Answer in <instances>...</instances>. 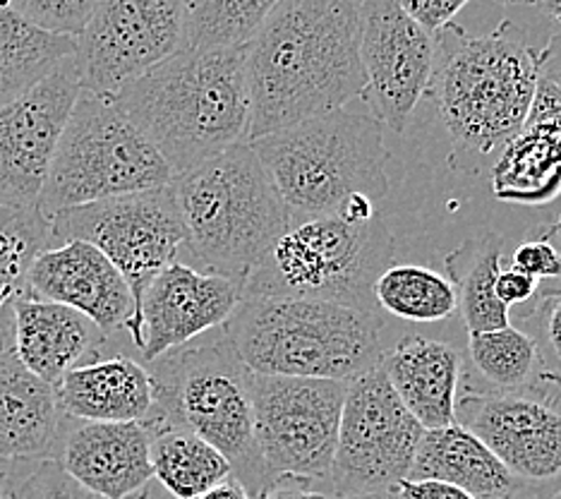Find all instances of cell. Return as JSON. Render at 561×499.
<instances>
[{"instance_id":"cell-1","label":"cell","mask_w":561,"mask_h":499,"mask_svg":"<svg viewBox=\"0 0 561 499\" xmlns=\"http://www.w3.org/2000/svg\"><path fill=\"white\" fill-rule=\"evenodd\" d=\"M363 0H280L245 46L248 143L365 94Z\"/></svg>"},{"instance_id":"cell-2","label":"cell","mask_w":561,"mask_h":499,"mask_svg":"<svg viewBox=\"0 0 561 499\" xmlns=\"http://www.w3.org/2000/svg\"><path fill=\"white\" fill-rule=\"evenodd\" d=\"M154 145L173 175L248 143L245 48H181L111 97Z\"/></svg>"},{"instance_id":"cell-3","label":"cell","mask_w":561,"mask_h":499,"mask_svg":"<svg viewBox=\"0 0 561 499\" xmlns=\"http://www.w3.org/2000/svg\"><path fill=\"white\" fill-rule=\"evenodd\" d=\"M538 48L514 22L473 36L451 22L435 32L427 94L456 154L490 159L520 133L538 87Z\"/></svg>"},{"instance_id":"cell-4","label":"cell","mask_w":561,"mask_h":499,"mask_svg":"<svg viewBox=\"0 0 561 499\" xmlns=\"http://www.w3.org/2000/svg\"><path fill=\"white\" fill-rule=\"evenodd\" d=\"M185 224V246L204 272L245 288L290 216L264 163L240 143L173 178Z\"/></svg>"},{"instance_id":"cell-5","label":"cell","mask_w":561,"mask_h":499,"mask_svg":"<svg viewBox=\"0 0 561 499\" xmlns=\"http://www.w3.org/2000/svg\"><path fill=\"white\" fill-rule=\"evenodd\" d=\"M154 408L147 428L193 432L231 464L233 478L257 499L276 488L254 442L252 373L231 339L221 334L163 353L151 361Z\"/></svg>"},{"instance_id":"cell-6","label":"cell","mask_w":561,"mask_h":499,"mask_svg":"<svg viewBox=\"0 0 561 499\" xmlns=\"http://www.w3.org/2000/svg\"><path fill=\"white\" fill-rule=\"evenodd\" d=\"M224 331L254 375L351 382L381 358L379 315L329 300L245 296Z\"/></svg>"},{"instance_id":"cell-7","label":"cell","mask_w":561,"mask_h":499,"mask_svg":"<svg viewBox=\"0 0 561 499\" xmlns=\"http://www.w3.org/2000/svg\"><path fill=\"white\" fill-rule=\"evenodd\" d=\"M250 147L284 200L290 222L334 216L346 200L387 197L389 149L375 115L339 109L284 127Z\"/></svg>"},{"instance_id":"cell-8","label":"cell","mask_w":561,"mask_h":499,"mask_svg":"<svg viewBox=\"0 0 561 499\" xmlns=\"http://www.w3.org/2000/svg\"><path fill=\"white\" fill-rule=\"evenodd\" d=\"M393 240L379 216L348 224L339 216L290 222L242 288V298L329 300L375 313V281L391 262Z\"/></svg>"},{"instance_id":"cell-9","label":"cell","mask_w":561,"mask_h":499,"mask_svg":"<svg viewBox=\"0 0 561 499\" xmlns=\"http://www.w3.org/2000/svg\"><path fill=\"white\" fill-rule=\"evenodd\" d=\"M173 178L161 151L111 99L82 92L50 163L39 212L50 222L89 202L165 188Z\"/></svg>"},{"instance_id":"cell-10","label":"cell","mask_w":561,"mask_h":499,"mask_svg":"<svg viewBox=\"0 0 561 499\" xmlns=\"http://www.w3.org/2000/svg\"><path fill=\"white\" fill-rule=\"evenodd\" d=\"M348 382L252 373L254 442L274 480L329 483Z\"/></svg>"},{"instance_id":"cell-11","label":"cell","mask_w":561,"mask_h":499,"mask_svg":"<svg viewBox=\"0 0 561 499\" xmlns=\"http://www.w3.org/2000/svg\"><path fill=\"white\" fill-rule=\"evenodd\" d=\"M50 234L54 246L82 240L104 252L125 276L137 310L147 286L175 262L185 246V224L173 185L66 209L50 219Z\"/></svg>"},{"instance_id":"cell-12","label":"cell","mask_w":561,"mask_h":499,"mask_svg":"<svg viewBox=\"0 0 561 499\" xmlns=\"http://www.w3.org/2000/svg\"><path fill=\"white\" fill-rule=\"evenodd\" d=\"M425 428L375 365L348 382L329 488L334 497L389 492L408 478Z\"/></svg>"},{"instance_id":"cell-13","label":"cell","mask_w":561,"mask_h":499,"mask_svg":"<svg viewBox=\"0 0 561 499\" xmlns=\"http://www.w3.org/2000/svg\"><path fill=\"white\" fill-rule=\"evenodd\" d=\"M185 46V0H99L75 36L82 92L111 99Z\"/></svg>"},{"instance_id":"cell-14","label":"cell","mask_w":561,"mask_h":499,"mask_svg":"<svg viewBox=\"0 0 561 499\" xmlns=\"http://www.w3.org/2000/svg\"><path fill=\"white\" fill-rule=\"evenodd\" d=\"M82 94L75 56L0 106V202L36 207L70 113Z\"/></svg>"},{"instance_id":"cell-15","label":"cell","mask_w":561,"mask_h":499,"mask_svg":"<svg viewBox=\"0 0 561 499\" xmlns=\"http://www.w3.org/2000/svg\"><path fill=\"white\" fill-rule=\"evenodd\" d=\"M360 60L367 80L363 97L373 104L375 118L403 135L427 94L435 34L408 18L397 0H363Z\"/></svg>"},{"instance_id":"cell-16","label":"cell","mask_w":561,"mask_h":499,"mask_svg":"<svg viewBox=\"0 0 561 499\" xmlns=\"http://www.w3.org/2000/svg\"><path fill=\"white\" fill-rule=\"evenodd\" d=\"M242 300L233 281L173 262L147 286L137 310L135 349L145 363L224 327Z\"/></svg>"},{"instance_id":"cell-17","label":"cell","mask_w":561,"mask_h":499,"mask_svg":"<svg viewBox=\"0 0 561 499\" xmlns=\"http://www.w3.org/2000/svg\"><path fill=\"white\" fill-rule=\"evenodd\" d=\"M34 298L68 305L104 331L133 334L137 303L125 276L104 252L82 240H66L46 248L30 274Z\"/></svg>"},{"instance_id":"cell-18","label":"cell","mask_w":561,"mask_h":499,"mask_svg":"<svg viewBox=\"0 0 561 499\" xmlns=\"http://www.w3.org/2000/svg\"><path fill=\"white\" fill-rule=\"evenodd\" d=\"M466 428L520 483L561 480V406L518 394L480 396Z\"/></svg>"},{"instance_id":"cell-19","label":"cell","mask_w":561,"mask_h":499,"mask_svg":"<svg viewBox=\"0 0 561 499\" xmlns=\"http://www.w3.org/2000/svg\"><path fill=\"white\" fill-rule=\"evenodd\" d=\"M56 461L82 488L104 499H133L154 480L151 432L145 422L68 418Z\"/></svg>"},{"instance_id":"cell-20","label":"cell","mask_w":561,"mask_h":499,"mask_svg":"<svg viewBox=\"0 0 561 499\" xmlns=\"http://www.w3.org/2000/svg\"><path fill=\"white\" fill-rule=\"evenodd\" d=\"M104 343V331L68 305L34 296L18 305L10 349L30 373L50 387H56L68 370L101 358Z\"/></svg>"},{"instance_id":"cell-21","label":"cell","mask_w":561,"mask_h":499,"mask_svg":"<svg viewBox=\"0 0 561 499\" xmlns=\"http://www.w3.org/2000/svg\"><path fill=\"white\" fill-rule=\"evenodd\" d=\"M66 422L56 387L0 349V466L56 461Z\"/></svg>"},{"instance_id":"cell-22","label":"cell","mask_w":561,"mask_h":499,"mask_svg":"<svg viewBox=\"0 0 561 499\" xmlns=\"http://www.w3.org/2000/svg\"><path fill=\"white\" fill-rule=\"evenodd\" d=\"M377 365L425 430L454 426L461 353L451 343L417 334L403 337L391 351L381 353Z\"/></svg>"},{"instance_id":"cell-23","label":"cell","mask_w":561,"mask_h":499,"mask_svg":"<svg viewBox=\"0 0 561 499\" xmlns=\"http://www.w3.org/2000/svg\"><path fill=\"white\" fill-rule=\"evenodd\" d=\"M56 396L60 411L75 420L145 422L154 408V382L149 367L133 358H96L68 370Z\"/></svg>"},{"instance_id":"cell-24","label":"cell","mask_w":561,"mask_h":499,"mask_svg":"<svg viewBox=\"0 0 561 499\" xmlns=\"http://www.w3.org/2000/svg\"><path fill=\"white\" fill-rule=\"evenodd\" d=\"M405 480H439L480 499H516L520 480L466 426L425 430Z\"/></svg>"},{"instance_id":"cell-25","label":"cell","mask_w":561,"mask_h":499,"mask_svg":"<svg viewBox=\"0 0 561 499\" xmlns=\"http://www.w3.org/2000/svg\"><path fill=\"white\" fill-rule=\"evenodd\" d=\"M500 200L547 202L561 190V123H526L492 171Z\"/></svg>"},{"instance_id":"cell-26","label":"cell","mask_w":561,"mask_h":499,"mask_svg":"<svg viewBox=\"0 0 561 499\" xmlns=\"http://www.w3.org/2000/svg\"><path fill=\"white\" fill-rule=\"evenodd\" d=\"M50 246V222L39 209L0 202V349H10L18 305L32 296L34 260Z\"/></svg>"},{"instance_id":"cell-27","label":"cell","mask_w":561,"mask_h":499,"mask_svg":"<svg viewBox=\"0 0 561 499\" xmlns=\"http://www.w3.org/2000/svg\"><path fill=\"white\" fill-rule=\"evenodd\" d=\"M502 258L504 238L496 234L468 240L446 258V272L456 288L458 310L470 334L512 327L508 307L494 293L496 276L502 272Z\"/></svg>"},{"instance_id":"cell-28","label":"cell","mask_w":561,"mask_h":499,"mask_svg":"<svg viewBox=\"0 0 561 499\" xmlns=\"http://www.w3.org/2000/svg\"><path fill=\"white\" fill-rule=\"evenodd\" d=\"M72 54V36L36 30L0 0V106L27 92Z\"/></svg>"},{"instance_id":"cell-29","label":"cell","mask_w":561,"mask_h":499,"mask_svg":"<svg viewBox=\"0 0 561 499\" xmlns=\"http://www.w3.org/2000/svg\"><path fill=\"white\" fill-rule=\"evenodd\" d=\"M154 478L175 499H195L233 476L228 458L193 432L149 428Z\"/></svg>"},{"instance_id":"cell-30","label":"cell","mask_w":561,"mask_h":499,"mask_svg":"<svg viewBox=\"0 0 561 499\" xmlns=\"http://www.w3.org/2000/svg\"><path fill=\"white\" fill-rule=\"evenodd\" d=\"M375 303L405 322H442L458 310L456 288L444 274L420 264L387 266L375 281Z\"/></svg>"},{"instance_id":"cell-31","label":"cell","mask_w":561,"mask_h":499,"mask_svg":"<svg viewBox=\"0 0 561 499\" xmlns=\"http://www.w3.org/2000/svg\"><path fill=\"white\" fill-rule=\"evenodd\" d=\"M280 0H185V48H245Z\"/></svg>"},{"instance_id":"cell-32","label":"cell","mask_w":561,"mask_h":499,"mask_svg":"<svg viewBox=\"0 0 561 499\" xmlns=\"http://www.w3.org/2000/svg\"><path fill=\"white\" fill-rule=\"evenodd\" d=\"M468 353L480 375L500 389L523 387L540 358L538 341L514 327L473 331L468 334Z\"/></svg>"},{"instance_id":"cell-33","label":"cell","mask_w":561,"mask_h":499,"mask_svg":"<svg viewBox=\"0 0 561 499\" xmlns=\"http://www.w3.org/2000/svg\"><path fill=\"white\" fill-rule=\"evenodd\" d=\"M8 499H104L70 478L58 461H27L10 466Z\"/></svg>"},{"instance_id":"cell-34","label":"cell","mask_w":561,"mask_h":499,"mask_svg":"<svg viewBox=\"0 0 561 499\" xmlns=\"http://www.w3.org/2000/svg\"><path fill=\"white\" fill-rule=\"evenodd\" d=\"M3 3L36 30L75 38L92 18L99 0H3Z\"/></svg>"},{"instance_id":"cell-35","label":"cell","mask_w":561,"mask_h":499,"mask_svg":"<svg viewBox=\"0 0 561 499\" xmlns=\"http://www.w3.org/2000/svg\"><path fill=\"white\" fill-rule=\"evenodd\" d=\"M554 228H547V234L535 236L514 250L512 266L520 269L523 274L533 279H559L561 276V250L552 242Z\"/></svg>"},{"instance_id":"cell-36","label":"cell","mask_w":561,"mask_h":499,"mask_svg":"<svg viewBox=\"0 0 561 499\" xmlns=\"http://www.w3.org/2000/svg\"><path fill=\"white\" fill-rule=\"evenodd\" d=\"M408 18H413L420 27L435 34L451 24L470 0H397Z\"/></svg>"},{"instance_id":"cell-37","label":"cell","mask_w":561,"mask_h":499,"mask_svg":"<svg viewBox=\"0 0 561 499\" xmlns=\"http://www.w3.org/2000/svg\"><path fill=\"white\" fill-rule=\"evenodd\" d=\"M538 279H533L528 274H523L520 269L516 266H502L500 276H496V284H494V293L496 298H500L508 310H512L514 305L526 303L528 298L535 296V291H538Z\"/></svg>"},{"instance_id":"cell-38","label":"cell","mask_w":561,"mask_h":499,"mask_svg":"<svg viewBox=\"0 0 561 499\" xmlns=\"http://www.w3.org/2000/svg\"><path fill=\"white\" fill-rule=\"evenodd\" d=\"M526 123H561V89L545 77H538Z\"/></svg>"},{"instance_id":"cell-39","label":"cell","mask_w":561,"mask_h":499,"mask_svg":"<svg viewBox=\"0 0 561 499\" xmlns=\"http://www.w3.org/2000/svg\"><path fill=\"white\" fill-rule=\"evenodd\" d=\"M393 495H397V499H480L439 480H401Z\"/></svg>"},{"instance_id":"cell-40","label":"cell","mask_w":561,"mask_h":499,"mask_svg":"<svg viewBox=\"0 0 561 499\" xmlns=\"http://www.w3.org/2000/svg\"><path fill=\"white\" fill-rule=\"evenodd\" d=\"M540 77L561 89V32L552 34L550 42L538 48Z\"/></svg>"},{"instance_id":"cell-41","label":"cell","mask_w":561,"mask_h":499,"mask_svg":"<svg viewBox=\"0 0 561 499\" xmlns=\"http://www.w3.org/2000/svg\"><path fill=\"white\" fill-rule=\"evenodd\" d=\"M545 339L561 363V293L545 303Z\"/></svg>"},{"instance_id":"cell-42","label":"cell","mask_w":561,"mask_h":499,"mask_svg":"<svg viewBox=\"0 0 561 499\" xmlns=\"http://www.w3.org/2000/svg\"><path fill=\"white\" fill-rule=\"evenodd\" d=\"M257 499H329V495L320 492V490L305 488V485H296V488H293V485L280 483V485H276L274 490H270Z\"/></svg>"},{"instance_id":"cell-43","label":"cell","mask_w":561,"mask_h":499,"mask_svg":"<svg viewBox=\"0 0 561 499\" xmlns=\"http://www.w3.org/2000/svg\"><path fill=\"white\" fill-rule=\"evenodd\" d=\"M195 499H250V495H248V490L242 488V485L231 476V478H226L224 483L214 485L211 490L202 492V495L195 497Z\"/></svg>"},{"instance_id":"cell-44","label":"cell","mask_w":561,"mask_h":499,"mask_svg":"<svg viewBox=\"0 0 561 499\" xmlns=\"http://www.w3.org/2000/svg\"><path fill=\"white\" fill-rule=\"evenodd\" d=\"M506 3H520L540 10L545 18H550L561 27V0H506Z\"/></svg>"},{"instance_id":"cell-45","label":"cell","mask_w":561,"mask_h":499,"mask_svg":"<svg viewBox=\"0 0 561 499\" xmlns=\"http://www.w3.org/2000/svg\"><path fill=\"white\" fill-rule=\"evenodd\" d=\"M329 499H397L393 490L389 492H365V495H346V497H329Z\"/></svg>"},{"instance_id":"cell-46","label":"cell","mask_w":561,"mask_h":499,"mask_svg":"<svg viewBox=\"0 0 561 499\" xmlns=\"http://www.w3.org/2000/svg\"><path fill=\"white\" fill-rule=\"evenodd\" d=\"M10 488V466H0V499H8Z\"/></svg>"},{"instance_id":"cell-47","label":"cell","mask_w":561,"mask_h":499,"mask_svg":"<svg viewBox=\"0 0 561 499\" xmlns=\"http://www.w3.org/2000/svg\"><path fill=\"white\" fill-rule=\"evenodd\" d=\"M540 499H561V480L557 483V488L554 490H550V492H547L545 497H540Z\"/></svg>"},{"instance_id":"cell-48","label":"cell","mask_w":561,"mask_h":499,"mask_svg":"<svg viewBox=\"0 0 561 499\" xmlns=\"http://www.w3.org/2000/svg\"><path fill=\"white\" fill-rule=\"evenodd\" d=\"M557 228H559V230H561V219H559V226H557Z\"/></svg>"}]
</instances>
